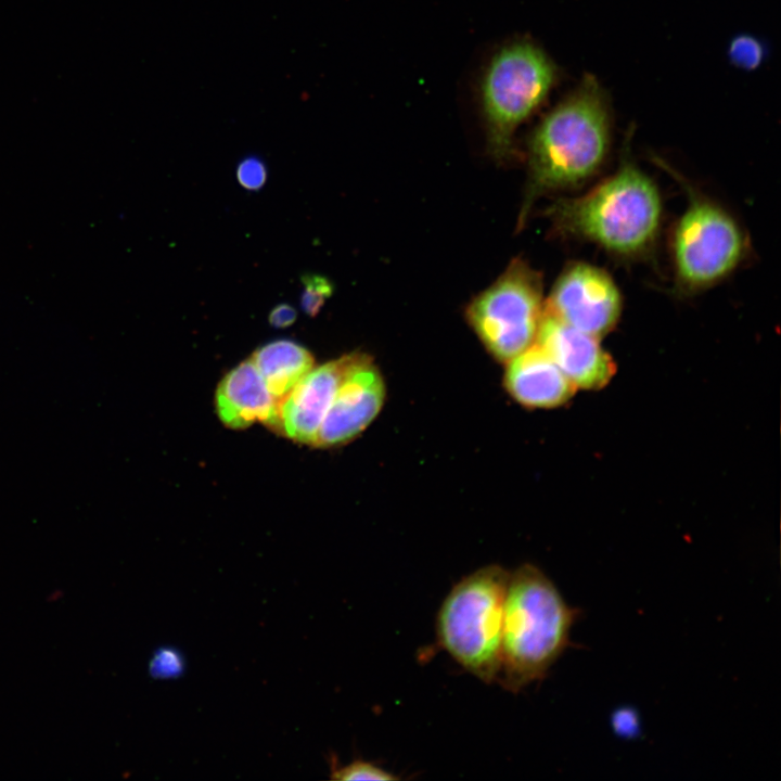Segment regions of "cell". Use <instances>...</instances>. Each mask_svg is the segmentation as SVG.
I'll list each match as a JSON object with an SVG mask.
<instances>
[{
    "label": "cell",
    "instance_id": "6da1fadb",
    "mask_svg": "<svg viewBox=\"0 0 781 781\" xmlns=\"http://www.w3.org/2000/svg\"><path fill=\"white\" fill-rule=\"evenodd\" d=\"M607 98L588 75L540 120L528 142V179L521 228L541 195L577 185L602 166L611 139Z\"/></svg>",
    "mask_w": 781,
    "mask_h": 781
},
{
    "label": "cell",
    "instance_id": "7a4b0ae2",
    "mask_svg": "<svg viewBox=\"0 0 781 781\" xmlns=\"http://www.w3.org/2000/svg\"><path fill=\"white\" fill-rule=\"evenodd\" d=\"M580 611L569 606L552 580L533 564L509 576L497 681L514 693L546 677L571 645Z\"/></svg>",
    "mask_w": 781,
    "mask_h": 781
},
{
    "label": "cell",
    "instance_id": "3957f363",
    "mask_svg": "<svg viewBox=\"0 0 781 781\" xmlns=\"http://www.w3.org/2000/svg\"><path fill=\"white\" fill-rule=\"evenodd\" d=\"M662 203L654 182L628 158L588 193L553 203L547 216L562 233L628 255L654 240Z\"/></svg>",
    "mask_w": 781,
    "mask_h": 781
},
{
    "label": "cell",
    "instance_id": "277c9868",
    "mask_svg": "<svg viewBox=\"0 0 781 781\" xmlns=\"http://www.w3.org/2000/svg\"><path fill=\"white\" fill-rule=\"evenodd\" d=\"M510 573L483 566L458 581L436 620L440 646L484 682L497 681L501 663L503 606Z\"/></svg>",
    "mask_w": 781,
    "mask_h": 781
},
{
    "label": "cell",
    "instance_id": "5b68a950",
    "mask_svg": "<svg viewBox=\"0 0 781 781\" xmlns=\"http://www.w3.org/2000/svg\"><path fill=\"white\" fill-rule=\"evenodd\" d=\"M556 79L552 59L529 40L512 41L491 56L481 80V105L496 158L510 155L516 129L542 105Z\"/></svg>",
    "mask_w": 781,
    "mask_h": 781
},
{
    "label": "cell",
    "instance_id": "8992f818",
    "mask_svg": "<svg viewBox=\"0 0 781 781\" xmlns=\"http://www.w3.org/2000/svg\"><path fill=\"white\" fill-rule=\"evenodd\" d=\"M543 310L539 273L514 259L471 302L466 316L490 354L509 361L536 342Z\"/></svg>",
    "mask_w": 781,
    "mask_h": 781
},
{
    "label": "cell",
    "instance_id": "52a82bcc",
    "mask_svg": "<svg viewBox=\"0 0 781 781\" xmlns=\"http://www.w3.org/2000/svg\"><path fill=\"white\" fill-rule=\"evenodd\" d=\"M673 252L679 280L702 287L733 270L744 253V240L724 209L691 193L675 229Z\"/></svg>",
    "mask_w": 781,
    "mask_h": 781
},
{
    "label": "cell",
    "instance_id": "ba28073f",
    "mask_svg": "<svg viewBox=\"0 0 781 781\" xmlns=\"http://www.w3.org/2000/svg\"><path fill=\"white\" fill-rule=\"evenodd\" d=\"M620 308V294L612 278L598 267L575 263L558 278L545 311L599 338L615 327Z\"/></svg>",
    "mask_w": 781,
    "mask_h": 781
},
{
    "label": "cell",
    "instance_id": "9c48e42d",
    "mask_svg": "<svg viewBox=\"0 0 781 781\" xmlns=\"http://www.w3.org/2000/svg\"><path fill=\"white\" fill-rule=\"evenodd\" d=\"M366 357L351 353L313 367L279 404L274 431L297 443L313 446L341 384Z\"/></svg>",
    "mask_w": 781,
    "mask_h": 781
},
{
    "label": "cell",
    "instance_id": "30bf717a",
    "mask_svg": "<svg viewBox=\"0 0 781 781\" xmlns=\"http://www.w3.org/2000/svg\"><path fill=\"white\" fill-rule=\"evenodd\" d=\"M384 398L383 377L367 356L341 384L313 446L333 447L354 439L379 414Z\"/></svg>",
    "mask_w": 781,
    "mask_h": 781
},
{
    "label": "cell",
    "instance_id": "8fae6325",
    "mask_svg": "<svg viewBox=\"0 0 781 781\" xmlns=\"http://www.w3.org/2000/svg\"><path fill=\"white\" fill-rule=\"evenodd\" d=\"M576 387L599 389L615 374L616 367L598 337L579 331L547 313L536 342Z\"/></svg>",
    "mask_w": 781,
    "mask_h": 781
},
{
    "label": "cell",
    "instance_id": "7c38bea8",
    "mask_svg": "<svg viewBox=\"0 0 781 781\" xmlns=\"http://www.w3.org/2000/svg\"><path fill=\"white\" fill-rule=\"evenodd\" d=\"M216 407L220 420L228 427L242 430L263 422L276 430L279 404L249 358L220 381Z\"/></svg>",
    "mask_w": 781,
    "mask_h": 781
},
{
    "label": "cell",
    "instance_id": "4fadbf2b",
    "mask_svg": "<svg viewBox=\"0 0 781 781\" xmlns=\"http://www.w3.org/2000/svg\"><path fill=\"white\" fill-rule=\"evenodd\" d=\"M508 362L505 387L525 407L561 406L577 388L537 343Z\"/></svg>",
    "mask_w": 781,
    "mask_h": 781
},
{
    "label": "cell",
    "instance_id": "5bb4252c",
    "mask_svg": "<svg viewBox=\"0 0 781 781\" xmlns=\"http://www.w3.org/2000/svg\"><path fill=\"white\" fill-rule=\"evenodd\" d=\"M249 359L278 404L315 367L310 351L291 340L267 343Z\"/></svg>",
    "mask_w": 781,
    "mask_h": 781
},
{
    "label": "cell",
    "instance_id": "9a60e30c",
    "mask_svg": "<svg viewBox=\"0 0 781 781\" xmlns=\"http://www.w3.org/2000/svg\"><path fill=\"white\" fill-rule=\"evenodd\" d=\"M300 280L304 286L299 298L300 308L308 316L315 317L332 295L333 284L328 278L316 273H305Z\"/></svg>",
    "mask_w": 781,
    "mask_h": 781
},
{
    "label": "cell",
    "instance_id": "2e32d148",
    "mask_svg": "<svg viewBox=\"0 0 781 781\" xmlns=\"http://www.w3.org/2000/svg\"><path fill=\"white\" fill-rule=\"evenodd\" d=\"M331 779L333 780H397L398 777L382 767L361 759L353 760L338 767L331 760Z\"/></svg>",
    "mask_w": 781,
    "mask_h": 781
},
{
    "label": "cell",
    "instance_id": "e0dca14e",
    "mask_svg": "<svg viewBox=\"0 0 781 781\" xmlns=\"http://www.w3.org/2000/svg\"><path fill=\"white\" fill-rule=\"evenodd\" d=\"M729 56L738 67L753 69L761 62L764 48L754 37L742 35L732 40Z\"/></svg>",
    "mask_w": 781,
    "mask_h": 781
},
{
    "label": "cell",
    "instance_id": "ac0fdd59",
    "mask_svg": "<svg viewBox=\"0 0 781 781\" xmlns=\"http://www.w3.org/2000/svg\"><path fill=\"white\" fill-rule=\"evenodd\" d=\"M265 162L256 155H248L236 167V180L245 190L258 191L267 181Z\"/></svg>",
    "mask_w": 781,
    "mask_h": 781
},
{
    "label": "cell",
    "instance_id": "d6986e66",
    "mask_svg": "<svg viewBox=\"0 0 781 781\" xmlns=\"http://www.w3.org/2000/svg\"><path fill=\"white\" fill-rule=\"evenodd\" d=\"M183 661L181 655L169 649L155 652L150 663V671L155 678L175 677L181 674Z\"/></svg>",
    "mask_w": 781,
    "mask_h": 781
},
{
    "label": "cell",
    "instance_id": "ffe728a7",
    "mask_svg": "<svg viewBox=\"0 0 781 781\" xmlns=\"http://www.w3.org/2000/svg\"><path fill=\"white\" fill-rule=\"evenodd\" d=\"M297 318L296 309L290 304H279L269 312V323L276 329H284L292 325Z\"/></svg>",
    "mask_w": 781,
    "mask_h": 781
}]
</instances>
